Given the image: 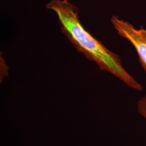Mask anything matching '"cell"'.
Instances as JSON below:
<instances>
[{
  "label": "cell",
  "mask_w": 146,
  "mask_h": 146,
  "mask_svg": "<svg viewBox=\"0 0 146 146\" xmlns=\"http://www.w3.org/2000/svg\"><path fill=\"white\" fill-rule=\"evenodd\" d=\"M46 8L55 12L63 33L79 52L95 63L100 70L113 74L131 88L142 91L143 87L122 64L120 56L107 49L82 26L78 8L68 0H52Z\"/></svg>",
  "instance_id": "1"
},
{
  "label": "cell",
  "mask_w": 146,
  "mask_h": 146,
  "mask_svg": "<svg viewBox=\"0 0 146 146\" xmlns=\"http://www.w3.org/2000/svg\"><path fill=\"white\" fill-rule=\"evenodd\" d=\"M114 28L120 36L125 38L134 47L139 61L146 73V29H136L130 23L113 16L110 19Z\"/></svg>",
  "instance_id": "2"
},
{
  "label": "cell",
  "mask_w": 146,
  "mask_h": 146,
  "mask_svg": "<svg viewBox=\"0 0 146 146\" xmlns=\"http://www.w3.org/2000/svg\"><path fill=\"white\" fill-rule=\"evenodd\" d=\"M137 110L139 114L146 119V94L139 100Z\"/></svg>",
  "instance_id": "3"
}]
</instances>
